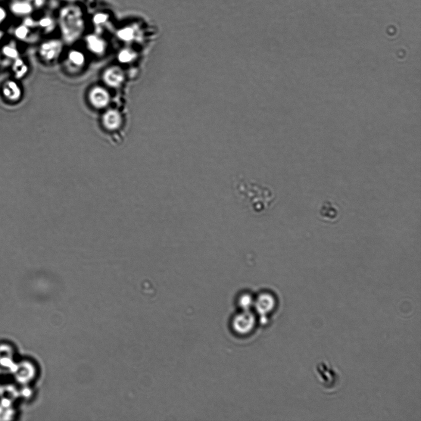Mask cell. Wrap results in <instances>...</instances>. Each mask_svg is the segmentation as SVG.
Here are the masks:
<instances>
[{
    "mask_svg": "<svg viewBox=\"0 0 421 421\" xmlns=\"http://www.w3.org/2000/svg\"><path fill=\"white\" fill-rule=\"evenodd\" d=\"M234 191L240 203L254 214L266 212L275 200V195L272 189L252 180L236 179Z\"/></svg>",
    "mask_w": 421,
    "mask_h": 421,
    "instance_id": "cell-1",
    "label": "cell"
},
{
    "mask_svg": "<svg viewBox=\"0 0 421 421\" xmlns=\"http://www.w3.org/2000/svg\"><path fill=\"white\" fill-rule=\"evenodd\" d=\"M61 26L64 39L73 42L79 37L83 29L82 14L79 9L69 7L62 12Z\"/></svg>",
    "mask_w": 421,
    "mask_h": 421,
    "instance_id": "cell-2",
    "label": "cell"
},
{
    "mask_svg": "<svg viewBox=\"0 0 421 421\" xmlns=\"http://www.w3.org/2000/svg\"><path fill=\"white\" fill-rule=\"evenodd\" d=\"M315 371L318 380L327 391H333L339 385V374L328 363L321 361L317 364Z\"/></svg>",
    "mask_w": 421,
    "mask_h": 421,
    "instance_id": "cell-3",
    "label": "cell"
},
{
    "mask_svg": "<svg viewBox=\"0 0 421 421\" xmlns=\"http://www.w3.org/2000/svg\"><path fill=\"white\" fill-rule=\"evenodd\" d=\"M256 323V318L250 310L243 311L233 320V328L239 335H244L252 331Z\"/></svg>",
    "mask_w": 421,
    "mask_h": 421,
    "instance_id": "cell-4",
    "label": "cell"
},
{
    "mask_svg": "<svg viewBox=\"0 0 421 421\" xmlns=\"http://www.w3.org/2000/svg\"><path fill=\"white\" fill-rule=\"evenodd\" d=\"M276 299L271 294H261L254 301V307L261 317H265L274 310L276 306Z\"/></svg>",
    "mask_w": 421,
    "mask_h": 421,
    "instance_id": "cell-5",
    "label": "cell"
},
{
    "mask_svg": "<svg viewBox=\"0 0 421 421\" xmlns=\"http://www.w3.org/2000/svg\"><path fill=\"white\" fill-rule=\"evenodd\" d=\"M89 99L91 103L96 109H103L110 101V95L103 87L95 86L90 90Z\"/></svg>",
    "mask_w": 421,
    "mask_h": 421,
    "instance_id": "cell-6",
    "label": "cell"
},
{
    "mask_svg": "<svg viewBox=\"0 0 421 421\" xmlns=\"http://www.w3.org/2000/svg\"><path fill=\"white\" fill-rule=\"evenodd\" d=\"M105 83L112 87H118L124 82L125 75L121 68L111 67L105 71L103 76Z\"/></svg>",
    "mask_w": 421,
    "mask_h": 421,
    "instance_id": "cell-7",
    "label": "cell"
},
{
    "mask_svg": "<svg viewBox=\"0 0 421 421\" xmlns=\"http://www.w3.org/2000/svg\"><path fill=\"white\" fill-rule=\"evenodd\" d=\"M122 122V117L120 112L114 109L108 111L102 117V124L106 129L109 130L120 129Z\"/></svg>",
    "mask_w": 421,
    "mask_h": 421,
    "instance_id": "cell-8",
    "label": "cell"
},
{
    "mask_svg": "<svg viewBox=\"0 0 421 421\" xmlns=\"http://www.w3.org/2000/svg\"><path fill=\"white\" fill-rule=\"evenodd\" d=\"M62 45L58 40H52L42 46V55L46 61L55 60L60 55Z\"/></svg>",
    "mask_w": 421,
    "mask_h": 421,
    "instance_id": "cell-9",
    "label": "cell"
},
{
    "mask_svg": "<svg viewBox=\"0 0 421 421\" xmlns=\"http://www.w3.org/2000/svg\"><path fill=\"white\" fill-rule=\"evenodd\" d=\"M320 216L323 220L334 221L339 217V210L331 202L326 201L323 204L320 212Z\"/></svg>",
    "mask_w": 421,
    "mask_h": 421,
    "instance_id": "cell-10",
    "label": "cell"
},
{
    "mask_svg": "<svg viewBox=\"0 0 421 421\" xmlns=\"http://www.w3.org/2000/svg\"><path fill=\"white\" fill-rule=\"evenodd\" d=\"M87 44L89 48L93 52L96 54H101L105 49V43L103 40L95 36H90L87 38Z\"/></svg>",
    "mask_w": 421,
    "mask_h": 421,
    "instance_id": "cell-11",
    "label": "cell"
},
{
    "mask_svg": "<svg viewBox=\"0 0 421 421\" xmlns=\"http://www.w3.org/2000/svg\"><path fill=\"white\" fill-rule=\"evenodd\" d=\"M68 61L75 67H80L85 64V58L83 53L78 51H73L68 55Z\"/></svg>",
    "mask_w": 421,
    "mask_h": 421,
    "instance_id": "cell-12",
    "label": "cell"
},
{
    "mask_svg": "<svg viewBox=\"0 0 421 421\" xmlns=\"http://www.w3.org/2000/svg\"><path fill=\"white\" fill-rule=\"evenodd\" d=\"M239 305L243 310L249 311L254 307V300L250 295H242L239 299Z\"/></svg>",
    "mask_w": 421,
    "mask_h": 421,
    "instance_id": "cell-13",
    "label": "cell"
},
{
    "mask_svg": "<svg viewBox=\"0 0 421 421\" xmlns=\"http://www.w3.org/2000/svg\"><path fill=\"white\" fill-rule=\"evenodd\" d=\"M136 54L129 49H125L121 51L118 55V60L123 63H128L135 59Z\"/></svg>",
    "mask_w": 421,
    "mask_h": 421,
    "instance_id": "cell-14",
    "label": "cell"
},
{
    "mask_svg": "<svg viewBox=\"0 0 421 421\" xmlns=\"http://www.w3.org/2000/svg\"><path fill=\"white\" fill-rule=\"evenodd\" d=\"M118 36L120 39L125 40V41H130V40L133 39L134 30L132 28H126V29L120 30L118 32Z\"/></svg>",
    "mask_w": 421,
    "mask_h": 421,
    "instance_id": "cell-15",
    "label": "cell"
},
{
    "mask_svg": "<svg viewBox=\"0 0 421 421\" xmlns=\"http://www.w3.org/2000/svg\"><path fill=\"white\" fill-rule=\"evenodd\" d=\"M107 17L104 14H98L95 17V21L96 23H103L106 20Z\"/></svg>",
    "mask_w": 421,
    "mask_h": 421,
    "instance_id": "cell-16",
    "label": "cell"
}]
</instances>
